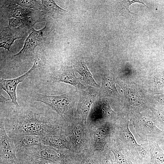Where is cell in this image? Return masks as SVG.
<instances>
[{
	"label": "cell",
	"instance_id": "obj_4",
	"mask_svg": "<svg viewBox=\"0 0 164 164\" xmlns=\"http://www.w3.org/2000/svg\"><path fill=\"white\" fill-rule=\"evenodd\" d=\"M48 24L42 29L37 30L32 28L29 30V35L26 40L24 46L17 53L13 56L16 60H24L29 56H34V50L39 46L40 48H44L48 43V39L50 36Z\"/></svg>",
	"mask_w": 164,
	"mask_h": 164
},
{
	"label": "cell",
	"instance_id": "obj_18",
	"mask_svg": "<svg viewBox=\"0 0 164 164\" xmlns=\"http://www.w3.org/2000/svg\"><path fill=\"white\" fill-rule=\"evenodd\" d=\"M73 68L74 71L81 75L82 79L86 84L96 87H99V85L94 79L92 74L84 62H77L74 66Z\"/></svg>",
	"mask_w": 164,
	"mask_h": 164
},
{
	"label": "cell",
	"instance_id": "obj_12",
	"mask_svg": "<svg viewBox=\"0 0 164 164\" xmlns=\"http://www.w3.org/2000/svg\"><path fill=\"white\" fill-rule=\"evenodd\" d=\"M113 127L107 123L98 128L93 136L94 148L95 150L104 151L106 145L110 141Z\"/></svg>",
	"mask_w": 164,
	"mask_h": 164
},
{
	"label": "cell",
	"instance_id": "obj_28",
	"mask_svg": "<svg viewBox=\"0 0 164 164\" xmlns=\"http://www.w3.org/2000/svg\"><path fill=\"white\" fill-rule=\"evenodd\" d=\"M87 164V163H86V164Z\"/></svg>",
	"mask_w": 164,
	"mask_h": 164
},
{
	"label": "cell",
	"instance_id": "obj_6",
	"mask_svg": "<svg viewBox=\"0 0 164 164\" xmlns=\"http://www.w3.org/2000/svg\"><path fill=\"white\" fill-rule=\"evenodd\" d=\"M129 119L123 121L119 125V146L127 152L135 164L140 160V155L144 149L138 144L129 128Z\"/></svg>",
	"mask_w": 164,
	"mask_h": 164
},
{
	"label": "cell",
	"instance_id": "obj_19",
	"mask_svg": "<svg viewBox=\"0 0 164 164\" xmlns=\"http://www.w3.org/2000/svg\"><path fill=\"white\" fill-rule=\"evenodd\" d=\"M10 32V30L7 31L6 29L1 33L0 37V47L9 51L11 46L15 40L21 38L17 36L13 35V33Z\"/></svg>",
	"mask_w": 164,
	"mask_h": 164
},
{
	"label": "cell",
	"instance_id": "obj_7",
	"mask_svg": "<svg viewBox=\"0 0 164 164\" xmlns=\"http://www.w3.org/2000/svg\"><path fill=\"white\" fill-rule=\"evenodd\" d=\"M137 135L142 142H156L159 136L164 134L152 120L146 116H142L136 120H131Z\"/></svg>",
	"mask_w": 164,
	"mask_h": 164
},
{
	"label": "cell",
	"instance_id": "obj_25",
	"mask_svg": "<svg viewBox=\"0 0 164 164\" xmlns=\"http://www.w3.org/2000/svg\"><path fill=\"white\" fill-rule=\"evenodd\" d=\"M0 102L1 104H6L11 103V100L5 97L0 92Z\"/></svg>",
	"mask_w": 164,
	"mask_h": 164
},
{
	"label": "cell",
	"instance_id": "obj_27",
	"mask_svg": "<svg viewBox=\"0 0 164 164\" xmlns=\"http://www.w3.org/2000/svg\"><path fill=\"white\" fill-rule=\"evenodd\" d=\"M0 164H21L19 161L17 162H8L5 163H0Z\"/></svg>",
	"mask_w": 164,
	"mask_h": 164
},
{
	"label": "cell",
	"instance_id": "obj_2",
	"mask_svg": "<svg viewBox=\"0 0 164 164\" xmlns=\"http://www.w3.org/2000/svg\"><path fill=\"white\" fill-rule=\"evenodd\" d=\"M2 8L11 27L31 28L37 22L43 20L41 17L43 12L38 11L41 10L22 6L15 3L13 0L6 1Z\"/></svg>",
	"mask_w": 164,
	"mask_h": 164
},
{
	"label": "cell",
	"instance_id": "obj_1",
	"mask_svg": "<svg viewBox=\"0 0 164 164\" xmlns=\"http://www.w3.org/2000/svg\"><path fill=\"white\" fill-rule=\"evenodd\" d=\"M0 120L12 139L23 135L44 137L63 133L62 120L47 106L34 104L19 107L1 106Z\"/></svg>",
	"mask_w": 164,
	"mask_h": 164
},
{
	"label": "cell",
	"instance_id": "obj_8",
	"mask_svg": "<svg viewBox=\"0 0 164 164\" xmlns=\"http://www.w3.org/2000/svg\"><path fill=\"white\" fill-rule=\"evenodd\" d=\"M0 121V163L18 162L13 141L7 134L3 121Z\"/></svg>",
	"mask_w": 164,
	"mask_h": 164
},
{
	"label": "cell",
	"instance_id": "obj_13",
	"mask_svg": "<svg viewBox=\"0 0 164 164\" xmlns=\"http://www.w3.org/2000/svg\"><path fill=\"white\" fill-rule=\"evenodd\" d=\"M43 145L59 149H70L71 146L69 142L63 135H53L43 137Z\"/></svg>",
	"mask_w": 164,
	"mask_h": 164
},
{
	"label": "cell",
	"instance_id": "obj_17",
	"mask_svg": "<svg viewBox=\"0 0 164 164\" xmlns=\"http://www.w3.org/2000/svg\"><path fill=\"white\" fill-rule=\"evenodd\" d=\"M112 111L106 103L98 102L96 104L90 114L91 120L93 122L108 118L111 114Z\"/></svg>",
	"mask_w": 164,
	"mask_h": 164
},
{
	"label": "cell",
	"instance_id": "obj_22",
	"mask_svg": "<svg viewBox=\"0 0 164 164\" xmlns=\"http://www.w3.org/2000/svg\"><path fill=\"white\" fill-rule=\"evenodd\" d=\"M138 2L145 5L142 1L139 0H124L121 1L119 2L118 9L119 12L123 16H127L131 14H134L130 12L129 9L130 5L134 2Z\"/></svg>",
	"mask_w": 164,
	"mask_h": 164
},
{
	"label": "cell",
	"instance_id": "obj_5",
	"mask_svg": "<svg viewBox=\"0 0 164 164\" xmlns=\"http://www.w3.org/2000/svg\"><path fill=\"white\" fill-rule=\"evenodd\" d=\"M16 152L42 159L54 164H66L68 155L66 152L44 145L24 147Z\"/></svg>",
	"mask_w": 164,
	"mask_h": 164
},
{
	"label": "cell",
	"instance_id": "obj_24",
	"mask_svg": "<svg viewBox=\"0 0 164 164\" xmlns=\"http://www.w3.org/2000/svg\"><path fill=\"white\" fill-rule=\"evenodd\" d=\"M82 135V129L80 126L77 125L73 130L72 139L76 144H79L81 140Z\"/></svg>",
	"mask_w": 164,
	"mask_h": 164
},
{
	"label": "cell",
	"instance_id": "obj_3",
	"mask_svg": "<svg viewBox=\"0 0 164 164\" xmlns=\"http://www.w3.org/2000/svg\"><path fill=\"white\" fill-rule=\"evenodd\" d=\"M72 90L59 95H50L36 92L31 94V100L40 102L48 106L64 118L68 120L71 117L73 103V94Z\"/></svg>",
	"mask_w": 164,
	"mask_h": 164
},
{
	"label": "cell",
	"instance_id": "obj_16",
	"mask_svg": "<svg viewBox=\"0 0 164 164\" xmlns=\"http://www.w3.org/2000/svg\"><path fill=\"white\" fill-rule=\"evenodd\" d=\"M100 94L102 97H115L119 95L114 80L108 75H104L102 77L101 85Z\"/></svg>",
	"mask_w": 164,
	"mask_h": 164
},
{
	"label": "cell",
	"instance_id": "obj_26",
	"mask_svg": "<svg viewBox=\"0 0 164 164\" xmlns=\"http://www.w3.org/2000/svg\"><path fill=\"white\" fill-rule=\"evenodd\" d=\"M101 164H111V163L108 159L104 158L102 161Z\"/></svg>",
	"mask_w": 164,
	"mask_h": 164
},
{
	"label": "cell",
	"instance_id": "obj_20",
	"mask_svg": "<svg viewBox=\"0 0 164 164\" xmlns=\"http://www.w3.org/2000/svg\"><path fill=\"white\" fill-rule=\"evenodd\" d=\"M16 156L21 164H54L45 160L16 152Z\"/></svg>",
	"mask_w": 164,
	"mask_h": 164
},
{
	"label": "cell",
	"instance_id": "obj_21",
	"mask_svg": "<svg viewBox=\"0 0 164 164\" xmlns=\"http://www.w3.org/2000/svg\"><path fill=\"white\" fill-rule=\"evenodd\" d=\"M116 162L118 164H135L127 152L120 147L118 149H112Z\"/></svg>",
	"mask_w": 164,
	"mask_h": 164
},
{
	"label": "cell",
	"instance_id": "obj_9",
	"mask_svg": "<svg viewBox=\"0 0 164 164\" xmlns=\"http://www.w3.org/2000/svg\"><path fill=\"white\" fill-rule=\"evenodd\" d=\"M74 69L72 66L63 64L60 69L55 71L50 77V81L53 83L63 82L72 85L79 90L86 87L75 76Z\"/></svg>",
	"mask_w": 164,
	"mask_h": 164
},
{
	"label": "cell",
	"instance_id": "obj_14",
	"mask_svg": "<svg viewBox=\"0 0 164 164\" xmlns=\"http://www.w3.org/2000/svg\"><path fill=\"white\" fill-rule=\"evenodd\" d=\"M43 137L36 135H23L12 139L16 150L24 147L43 145Z\"/></svg>",
	"mask_w": 164,
	"mask_h": 164
},
{
	"label": "cell",
	"instance_id": "obj_15",
	"mask_svg": "<svg viewBox=\"0 0 164 164\" xmlns=\"http://www.w3.org/2000/svg\"><path fill=\"white\" fill-rule=\"evenodd\" d=\"M40 5L44 14H46L54 19L67 14L68 12L62 9L52 0H41Z\"/></svg>",
	"mask_w": 164,
	"mask_h": 164
},
{
	"label": "cell",
	"instance_id": "obj_11",
	"mask_svg": "<svg viewBox=\"0 0 164 164\" xmlns=\"http://www.w3.org/2000/svg\"><path fill=\"white\" fill-rule=\"evenodd\" d=\"M97 93L92 87L80 90L77 112L83 120H86L92 104L96 99Z\"/></svg>",
	"mask_w": 164,
	"mask_h": 164
},
{
	"label": "cell",
	"instance_id": "obj_23",
	"mask_svg": "<svg viewBox=\"0 0 164 164\" xmlns=\"http://www.w3.org/2000/svg\"><path fill=\"white\" fill-rule=\"evenodd\" d=\"M155 76V82L156 86L164 91V73L163 68L157 69Z\"/></svg>",
	"mask_w": 164,
	"mask_h": 164
},
{
	"label": "cell",
	"instance_id": "obj_10",
	"mask_svg": "<svg viewBox=\"0 0 164 164\" xmlns=\"http://www.w3.org/2000/svg\"><path fill=\"white\" fill-rule=\"evenodd\" d=\"M37 68L36 66L33 64L28 71L19 77L11 79H0L1 90H3L7 93L11 100L10 103H12L16 107H20L17 101L16 94L18 85L19 83L23 82L35 69Z\"/></svg>",
	"mask_w": 164,
	"mask_h": 164
}]
</instances>
